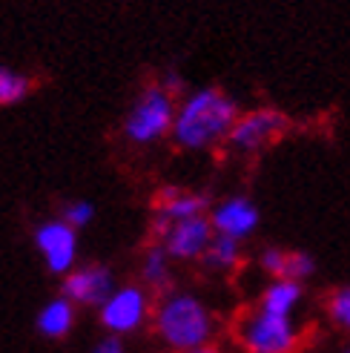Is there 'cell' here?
<instances>
[{
  "instance_id": "cell-18",
  "label": "cell",
  "mask_w": 350,
  "mask_h": 353,
  "mask_svg": "<svg viewBox=\"0 0 350 353\" xmlns=\"http://www.w3.org/2000/svg\"><path fill=\"white\" fill-rule=\"evenodd\" d=\"M61 219L66 224H72L75 230L81 233L83 227H90L95 221V204L92 201H86V199H72V201H66L63 210H61Z\"/></svg>"
},
{
  "instance_id": "cell-22",
  "label": "cell",
  "mask_w": 350,
  "mask_h": 353,
  "mask_svg": "<svg viewBox=\"0 0 350 353\" xmlns=\"http://www.w3.org/2000/svg\"><path fill=\"white\" fill-rule=\"evenodd\" d=\"M189 353H227V350H224V345H221L218 339H213V342H207V345H198V347H192Z\"/></svg>"
},
{
  "instance_id": "cell-12",
  "label": "cell",
  "mask_w": 350,
  "mask_h": 353,
  "mask_svg": "<svg viewBox=\"0 0 350 353\" xmlns=\"http://www.w3.org/2000/svg\"><path fill=\"white\" fill-rule=\"evenodd\" d=\"M78 310H81V307L69 302L63 293L52 296L49 302L41 305L38 316H34V330H38L46 342H61V339H66L69 333L75 330V325H78Z\"/></svg>"
},
{
  "instance_id": "cell-9",
  "label": "cell",
  "mask_w": 350,
  "mask_h": 353,
  "mask_svg": "<svg viewBox=\"0 0 350 353\" xmlns=\"http://www.w3.org/2000/svg\"><path fill=\"white\" fill-rule=\"evenodd\" d=\"M209 199L204 192H192V190H181V187H167L158 192L152 207V224L150 233L155 241H161V236L169 230V224L184 221V219H196V216H207L209 213Z\"/></svg>"
},
{
  "instance_id": "cell-10",
  "label": "cell",
  "mask_w": 350,
  "mask_h": 353,
  "mask_svg": "<svg viewBox=\"0 0 350 353\" xmlns=\"http://www.w3.org/2000/svg\"><path fill=\"white\" fill-rule=\"evenodd\" d=\"M213 236H216V230H213V224H209V219L196 216V219H184V221L169 224V230L161 236V244L172 261L189 264V261L204 259Z\"/></svg>"
},
{
  "instance_id": "cell-23",
  "label": "cell",
  "mask_w": 350,
  "mask_h": 353,
  "mask_svg": "<svg viewBox=\"0 0 350 353\" xmlns=\"http://www.w3.org/2000/svg\"><path fill=\"white\" fill-rule=\"evenodd\" d=\"M336 353H350V342H347V345H342V347H339Z\"/></svg>"
},
{
  "instance_id": "cell-5",
  "label": "cell",
  "mask_w": 350,
  "mask_h": 353,
  "mask_svg": "<svg viewBox=\"0 0 350 353\" xmlns=\"http://www.w3.org/2000/svg\"><path fill=\"white\" fill-rule=\"evenodd\" d=\"M152 307H155L152 290H147L141 281H127V285H118L95 313L103 333L130 339L150 325Z\"/></svg>"
},
{
  "instance_id": "cell-2",
  "label": "cell",
  "mask_w": 350,
  "mask_h": 353,
  "mask_svg": "<svg viewBox=\"0 0 350 353\" xmlns=\"http://www.w3.org/2000/svg\"><path fill=\"white\" fill-rule=\"evenodd\" d=\"M152 336L167 353H189L218 336V316L192 290H167L155 299Z\"/></svg>"
},
{
  "instance_id": "cell-3",
  "label": "cell",
  "mask_w": 350,
  "mask_h": 353,
  "mask_svg": "<svg viewBox=\"0 0 350 353\" xmlns=\"http://www.w3.org/2000/svg\"><path fill=\"white\" fill-rule=\"evenodd\" d=\"M175 110H178V98H175L161 81L147 83L141 92L135 95L132 107L124 115L121 132H124L127 144L132 147H152L164 141L172 132Z\"/></svg>"
},
{
  "instance_id": "cell-20",
  "label": "cell",
  "mask_w": 350,
  "mask_h": 353,
  "mask_svg": "<svg viewBox=\"0 0 350 353\" xmlns=\"http://www.w3.org/2000/svg\"><path fill=\"white\" fill-rule=\"evenodd\" d=\"M313 273H316V259H313L310 253L305 250H290L287 253V273L285 279H296V281H305L313 279Z\"/></svg>"
},
{
  "instance_id": "cell-8",
  "label": "cell",
  "mask_w": 350,
  "mask_h": 353,
  "mask_svg": "<svg viewBox=\"0 0 350 353\" xmlns=\"http://www.w3.org/2000/svg\"><path fill=\"white\" fill-rule=\"evenodd\" d=\"M118 288V279L112 273L110 264L90 261V264H78L63 279H61V293L78 307H90L98 310L107 296Z\"/></svg>"
},
{
  "instance_id": "cell-4",
  "label": "cell",
  "mask_w": 350,
  "mask_h": 353,
  "mask_svg": "<svg viewBox=\"0 0 350 353\" xmlns=\"http://www.w3.org/2000/svg\"><path fill=\"white\" fill-rule=\"evenodd\" d=\"M236 345L244 353H296L302 347V327L296 316L253 307L236 322Z\"/></svg>"
},
{
  "instance_id": "cell-7",
  "label": "cell",
  "mask_w": 350,
  "mask_h": 353,
  "mask_svg": "<svg viewBox=\"0 0 350 353\" xmlns=\"http://www.w3.org/2000/svg\"><path fill=\"white\" fill-rule=\"evenodd\" d=\"M34 250L43 259V268L63 279L72 268H78V253H81V241H78V230L72 224H66L61 216L58 219H46L34 227L32 233Z\"/></svg>"
},
{
  "instance_id": "cell-16",
  "label": "cell",
  "mask_w": 350,
  "mask_h": 353,
  "mask_svg": "<svg viewBox=\"0 0 350 353\" xmlns=\"http://www.w3.org/2000/svg\"><path fill=\"white\" fill-rule=\"evenodd\" d=\"M34 90V78H29L26 72H17V69L0 63V107H14V103H23Z\"/></svg>"
},
{
  "instance_id": "cell-19",
  "label": "cell",
  "mask_w": 350,
  "mask_h": 353,
  "mask_svg": "<svg viewBox=\"0 0 350 353\" xmlns=\"http://www.w3.org/2000/svg\"><path fill=\"white\" fill-rule=\"evenodd\" d=\"M287 253L290 250H285V247H265V250L258 253V268H261V273H267L270 279H285V273H287Z\"/></svg>"
},
{
  "instance_id": "cell-14",
  "label": "cell",
  "mask_w": 350,
  "mask_h": 353,
  "mask_svg": "<svg viewBox=\"0 0 350 353\" xmlns=\"http://www.w3.org/2000/svg\"><path fill=\"white\" fill-rule=\"evenodd\" d=\"M172 264L175 261L164 250V244L161 241H152L147 250H144V256H141V264H138V279H141V285L147 290L161 296V293L172 290V276H175Z\"/></svg>"
},
{
  "instance_id": "cell-6",
  "label": "cell",
  "mask_w": 350,
  "mask_h": 353,
  "mask_svg": "<svg viewBox=\"0 0 350 353\" xmlns=\"http://www.w3.org/2000/svg\"><path fill=\"white\" fill-rule=\"evenodd\" d=\"M290 115L276 107H258L250 112H241L236 127L227 135V147L238 155H258L276 141H282L290 130Z\"/></svg>"
},
{
  "instance_id": "cell-15",
  "label": "cell",
  "mask_w": 350,
  "mask_h": 353,
  "mask_svg": "<svg viewBox=\"0 0 350 353\" xmlns=\"http://www.w3.org/2000/svg\"><path fill=\"white\" fill-rule=\"evenodd\" d=\"M201 261H204V268L213 270V273H233L236 268H241V261H244V247H241L238 239L213 236V241H209Z\"/></svg>"
},
{
  "instance_id": "cell-21",
  "label": "cell",
  "mask_w": 350,
  "mask_h": 353,
  "mask_svg": "<svg viewBox=\"0 0 350 353\" xmlns=\"http://www.w3.org/2000/svg\"><path fill=\"white\" fill-rule=\"evenodd\" d=\"M90 353H130V345L124 336H112V333H103V336L90 347Z\"/></svg>"
},
{
  "instance_id": "cell-17",
  "label": "cell",
  "mask_w": 350,
  "mask_h": 353,
  "mask_svg": "<svg viewBox=\"0 0 350 353\" xmlns=\"http://www.w3.org/2000/svg\"><path fill=\"white\" fill-rule=\"evenodd\" d=\"M325 316L339 333L350 336V285L330 290V296L325 299Z\"/></svg>"
},
{
  "instance_id": "cell-13",
  "label": "cell",
  "mask_w": 350,
  "mask_h": 353,
  "mask_svg": "<svg viewBox=\"0 0 350 353\" xmlns=\"http://www.w3.org/2000/svg\"><path fill=\"white\" fill-rule=\"evenodd\" d=\"M305 302V285L296 279H270L265 290L258 293L256 307L278 313V316H296V310Z\"/></svg>"
},
{
  "instance_id": "cell-11",
  "label": "cell",
  "mask_w": 350,
  "mask_h": 353,
  "mask_svg": "<svg viewBox=\"0 0 350 353\" xmlns=\"http://www.w3.org/2000/svg\"><path fill=\"white\" fill-rule=\"evenodd\" d=\"M207 219H209V224H213L216 236H230V239H238V241L250 239L261 224L258 207L247 196H227V199L216 201L213 207H209Z\"/></svg>"
},
{
  "instance_id": "cell-1",
  "label": "cell",
  "mask_w": 350,
  "mask_h": 353,
  "mask_svg": "<svg viewBox=\"0 0 350 353\" xmlns=\"http://www.w3.org/2000/svg\"><path fill=\"white\" fill-rule=\"evenodd\" d=\"M241 115L238 101L221 86H198L178 101L172 121V144L178 150L204 152L227 144V135Z\"/></svg>"
}]
</instances>
